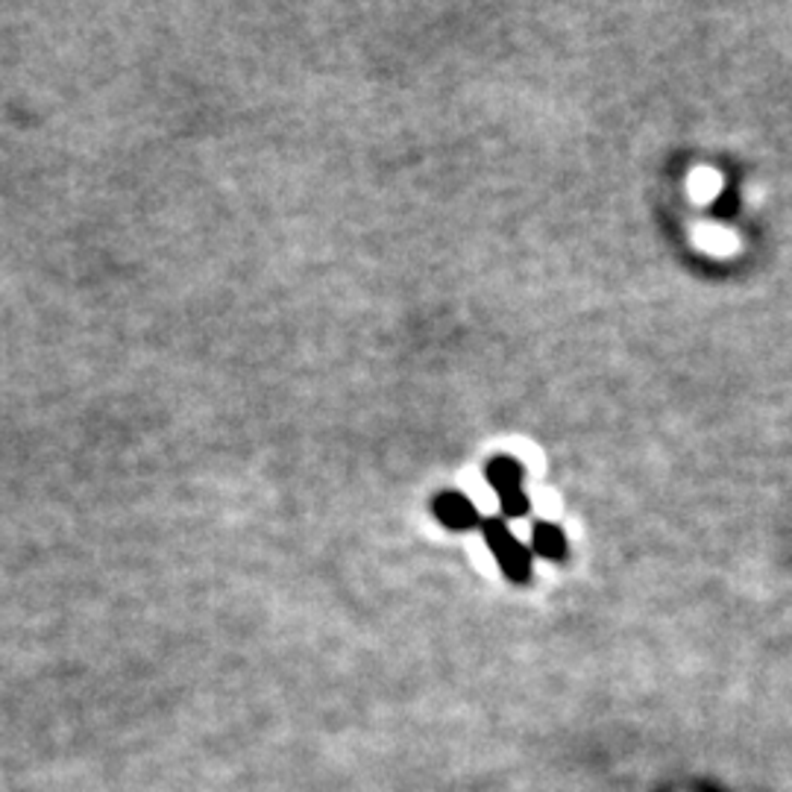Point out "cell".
<instances>
[{
  "mask_svg": "<svg viewBox=\"0 0 792 792\" xmlns=\"http://www.w3.org/2000/svg\"><path fill=\"white\" fill-rule=\"evenodd\" d=\"M458 484H461L464 500L470 502L472 508L479 511L481 517H493V514H500V508H502L500 493H496V488H493L491 481L484 479L479 470L461 472Z\"/></svg>",
  "mask_w": 792,
  "mask_h": 792,
  "instance_id": "cell-1",
  "label": "cell"
},
{
  "mask_svg": "<svg viewBox=\"0 0 792 792\" xmlns=\"http://www.w3.org/2000/svg\"><path fill=\"white\" fill-rule=\"evenodd\" d=\"M696 247L698 250H705L710 255H719V259H725V255H734L740 250V238L725 227H717V224H701L696 227Z\"/></svg>",
  "mask_w": 792,
  "mask_h": 792,
  "instance_id": "cell-2",
  "label": "cell"
},
{
  "mask_svg": "<svg viewBox=\"0 0 792 792\" xmlns=\"http://www.w3.org/2000/svg\"><path fill=\"white\" fill-rule=\"evenodd\" d=\"M687 191L696 203H713L722 194V173L713 168H696L689 173Z\"/></svg>",
  "mask_w": 792,
  "mask_h": 792,
  "instance_id": "cell-3",
  "label": "cell"
},
{
  "mask_svg": "<svg viewBox=\"0 0 792 792\" xmlns=\"http://www.w3.org/2000/svg\"><path fill=\"white\" fill-rule=\"evenodd\" d=\"M467 552H470L472 564L479 566L484 576H496V573H500L496 552H493L491 543L481 538V535H467Z\"/></svg>",
  "mask_w": 792,
  "mask_h": 792,
  "instance_id": "cell-4",
  "label": "cell"
},
{
  "mask_svg": "<svg viewBox=\"0 0 792 792\" xmlns=\"http://www.w3.org/2000/svg\"><path fill=\"white\" fill-rule=\"evenodd\" d=\"M508 449L514 458H519V464L526 470H531V476H543L547 472V455H543L540 446L531 444V441H511Z\"/></svg>",
  "mask_w": 792,
  "mask_h": 792,
  "instance_id": "cell-5",
  "label": "cell"
},
{
  "mask_svg": "<svg viewBox=\"0 0 792 792\" xmlns=\"http://www.w3.org/2000/svg\"><path fill=\"white\" fill-rule=\"evenodd\" d=\"M528 500H531L535 514L549 519V523L564 514V502H561V496H557L555 491H549V488H531V491H528Z\"/></svg>",
  "mask_w": 792,
  "mask_h": 792,
  "instance_id": "cell-6",
  "label": "cell"
},
{
  "mask_svg": "<svg viewBox=\"0 0 792 792\" xmlns=\"http://www.w3.org/2000/svg\"><path fill=\"white\" fill-rule=\"evenodd\" d=\"M508 531H511V538L517 540L519 547H531V543H535V526H531L528 519H523V517L511 519Z\"/></svg>",
  "mask_w": 792,
  "mask_h": 792,
  "instance_id": "cell-7",
  "label": "cell"
}]
</instances>
